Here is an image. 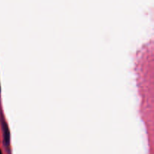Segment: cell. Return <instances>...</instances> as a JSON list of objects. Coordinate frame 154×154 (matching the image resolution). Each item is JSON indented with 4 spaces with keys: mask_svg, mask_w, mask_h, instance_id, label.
<instances>
[{
    "mask_svg": "<svg viewBox=\"0 0 154 154\" xmlns=\"http://www.w3.org/2000/svg\"><path fill=\"white\" fill-rule=\"evenodd\" d=\"M3 123V129H4V136H5V141H8V139H9V130H8V125L7 123H6V122L5 121H2Z\"/></svg>",
    "mask_w": 154,
    "mask_h": 154,
    "instance_id": "1",
    "label": "cell"
},
{
    "mask_svg": "<svg viewBox=\"0 0 154 154\" xmlns=\"http://www.w3.org/2000/svg\"><path fill=\"white\" fill-rule=\"evenodd\" d=\"M0 154H2V152H1V150H0Z\"/></svg>",
    "mask_w": 154,
    "mask_h": 154,
    "instance_id": "2",
    "label": "cell"
},
{
    "mask_svg": "<svg viewBox=\"0 0 154 154\" xmlns=\"http://www.w3.org/2000/svg\"><path fill=\"white\" fill-rule=\"evenodd\" d=\"M0 88H1V87H0Z\"/></svg>",
    "mask_w": 154,
    "mask_h": 154,
    "instance_id": "3",
    "label": "cell"
}]
</instances>
